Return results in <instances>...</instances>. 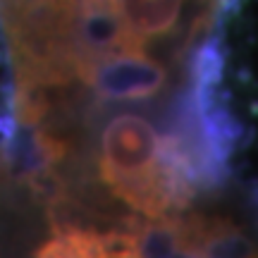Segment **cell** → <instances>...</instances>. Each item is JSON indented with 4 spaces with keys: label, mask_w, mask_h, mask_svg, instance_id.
I'll list each match as a JSON object with an SVG mask.
<instances>
[{
    "label": "cell",
    "mask_w": 258,
    "mask_h": 258,
    "mask_svg": "<svg viewBox=\"0 0 258 258\" xmlns=\"http://www.w3.org/2000/svg\"><path fill=\"white\" fill-rule=\"evenodd\" d=\"M101 184L144 218L184 211L196 191L177 170L165 134L146 110L120 108L101 117L96 144Z\"/></svg>",
    "instance_id": "cell-1"
},
{
    "label": "cell",
    "mask_w": 258,
    "mask_h": 258,
    "mask_svg": "<svg viewBox=\"0 0 258 258\" xmlns=\"http://www.w3.org/2000/svg\"><path fill=\"white\" fill-rule=\"evenodd\" d=\"M36 258H112L110 234L84 225H60L36 251Z\"/></svg>",
    "instance_id": "cell-2"
}]
</instances>
